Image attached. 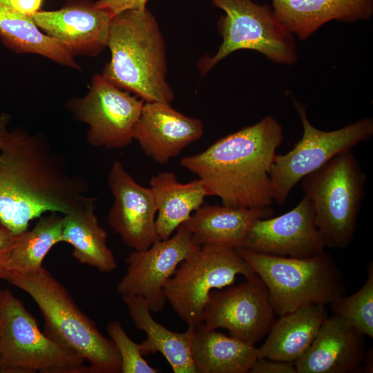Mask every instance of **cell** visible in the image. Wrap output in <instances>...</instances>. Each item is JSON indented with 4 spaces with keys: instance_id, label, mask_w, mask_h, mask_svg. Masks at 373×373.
<instances>
[{
    "instance_id": "1",
    "label": "cell",
    "mask_w": 373,
    "mask_h": 373,
    "mask_svg": "<svg viewBox=\"0 0 373 373\" xmlns=\"http://www.w3.org/2000/svg\"><path fill=\"white\" fill-rule=\"evenodd\" d=\"M88 191L44 136L8 131L0 145V226L19 235L46 212L64 215L86 203Z\"/></svg>"
},
{
    "instance_id": "2",
    "label": "cell",
    "mask_w": 373,
    "mask_h": 373,
    "mask_svg": "<svg viewBox=\"0 0 373 373\" xmlns=\"http://www.w3.org/2000/svg\"><path fill=\"white\" fill-rule=\"evenodd\" d=\"M283 140V126L267 115L182 157L180 165L197 175L207 196L218 197L222 205L267 207L274 202L269 172Z\"/></svg>"
},
{
    "instance_id": "3",
    "label": "cell",
    "mask_w": 373,
    "mask_h": 373,
    "mask_svg": "<svg viewBox=\"0 0 373 373\" xmlns=\"http://www.w3.org/2000/svg\"><path fill=\"white\" fill-rule=\"evenodd\" d=\"M107 47L111 57L102 72L107 80L145 102L171 104L174 94L166 79L165 42L146 7L112 17Z\"/></svg>"
},
{
    "instance_id": "4",
    "label": "cell",
    "mask_w": 373,
    "mask_h": 373,
    "mask_svg": "<svg viewBox=\"0 0 373 373\" xmlns=\"http://www.w3.org/2000/svg\"><path fill=\"white\" fill-rule=\"evenodd\" d=\"M5 280L32 297L44 317V333L88 361L89 373L121 372L120 356L112 339L100 332L46 269L28 274L9 272Z\"/></svg>"
},
{
    "instance_id": "5",
    "label": "cell",
    "mask_w": 373,
    "mask_h": 373,
    "mask_svg": "<svg viewBox=\"0 0 373 373\" xmlns=\"http://www.w3.org/2000/svg\"><path fill=\"white\" fill-rule=\"evenodd\" d=\"M237 249L265 285L275 314L309 305H327L345 295L343 275L327 252L293 258Z\"/></svg>"
},
{
    "instance_id": "6",
    "label": "cell",
    "mask_w": 373,
    "mask_h": 373,
    "mask_svg": "<svg viewBox=\"0 0 373 373\" xmlns=\"http://www.w3.org/2000/svg\"><path fill=\"white\" fill-rule=\"evenodd\" d=\"M366 178L352 149H347L300 180L312 202L315 223L325 247L345 249L352 242Z\"/></svg>"
},
{
    "instance_id": "7",
    "label": "cell",
    "mask_w": 373,
    "mask_h": 373,
    "mask_svg": "<svg viewBox=\"0 0 373 373\" xmlns=\"http://www.w3.org/2000/svg\"><path fill=\"white\" fill-rule=\"evenodd\" d=\"M0 372L89 373L85 359L42 332L23 303L0 289Z\"/></svg>"
},
{
    "instance_id": "8",
    "label": "cell",
    "mask_w": 373,
    "mask_h": 373,
    "mask_svg": "<svg viewBox=\"0 0 373 373\" xmlns=\"http://www.w3.org/2000/svg\"><path fill=\"white\" fill-rule=\"evenodd\" d=\"M225 15L217 23L222 42L212 57L198 64L207 74L231 53L242 49L256 50L276 64L293 65L298 60L294 35L278 19L268 4L251 0H211Z\"/></svg>"
},
{
    "instance_id": "9",
    "label": "cell",
    "mask_w": 373,
    "mask_h": 373,
    "mask_svg": "<svg viewBox=\"0 0 373 373\" xmlns=\"http://www.w3.org/2000/svg\"><path fill=\"white\" fill-rule=\"evenodd\" d=\"M237 249L206 245L182 261L164 287L166 299L188 325L202 323L209 295L231 285L238 275L255 274Z\"/></svg>"
},
{
    "instance_id": "10",
    "label": "cell",
    "mask_w": 373,
    "mask_h": 373,
    "mask_svg": "<svg viewBox=\"0 0 373 373\" xmlns=\"http://www.w3.org/2000/svg\"><path fill=\"white\" fill-rule=\"evenodd\" d=\"M303 126V135L285 154H276L269 176L274 202L284 204L294 189L307 174L314 171L340 152L353 149L373 136V120L361 119L334 131H322L309 121L306 106L294 99Z\"/></svg>"
},
{
    "instance_id": "11",
    "label": "cell",
    "mask_w": 373,
    "mask_h": 373,
    "mask_svg": "<svg viewBox=\"0 0 373 373\" xmlns=\"http://www.w3.org/2000/svg\"><path fill=\"white\" fill-rule=\"evenodd\" d=\"M144 104L143 99L95 74L87 94L65 106L76 119L88 125L86 140L90 146L114 149L133 141V128Z\"/></svg>"
},
{
    "instance_id": "12",
    "label": "cell",
    "mask_w": 373,
    "mask_h": 373,
    "mask_svg": "<svg viewBox=\"0 0 373 373\" xmlns=\"http://www.w3.org/2000/svg\"><path fill=\"white\" fill-rule=\"evenodd\" d=\"M274 315L268 290L255 274L238 285L212 291L202 323L212 329H226L231 336L255 345L267 334Z\"/></svg>"
},
{
    "instance_id": "13",
    "label": "cell",
    "mask_w": 373,
    "mask_h": 373,
    "mask_svg": "<svg viewBox=\"0 0 373 373\" xmlns=\"http://www.w3.org/2000/svg\"><path fill=\"white\" fill-rule=\"evenodd\" d=\"M173 237L157 240L146 250L132 251L126 259V273L117 285L120 295L143 297L151 312L164 309V287L180 263L200 247L182 224Z\"/></svg>"
},
{
    "instance_id": "14",
    "label": "cell",
    "mask_w": 373,
    "mask_h": 373,
    "mask_svg": "<svg viewBox=\"0 0 373 373\" xmlns=\"http://www.w3.org/2000/svg\"><path fill=\"white\" fill-rule=\"evenodd\" d=\"M325 247L315 223L312 202L305 195L290 211L254 221L242 248L273 256L308 258L323 253Z\"/></svg>"
},
{
    "instance_id": "15",
    "label": "cell",
    "mask_w": 373,
    "mask_h": 373,
    "mask_svg": "<svg viewBox=\"0 0 373 373\" xmlns=\"http://www.w3.org/2000/svg\"><path fill=\"white\" fill-rule=\"evenodd\" d=\"M108 184L114 198L108 216L110 226L133 250L147 249L157 240L151 189L137 183L118 160L111 166Z\"/></svg>"
},
{
    "instance_id": "16",
    "label": "cell",
    "mask_w": 373,
    "mask_h": 373,
    "mask_svg": "<svg viewBox=\"0 0 373 373\" xmlns=\"http://www.w3.org/2000/svg\"><path fill=\"white\" fill-rule=\"evenodd\" d=\"M112 17L92 0H70L57 10H39L30 18L73 57H95L107 47Z\"/></svg>"
},
{
    "instance_id": "17",
    "label": "cell",
    "mask_w": 373,
    "mask_h": 373,
    "mask_svg": "<svg viewBox=\"0 0 373 373\" xmlns=\"http://www.w3.org/2000/svg\"><path fill=\"white\" fill-rule=\"evenodd\" d=\"M204 133L202 122L176 111L171 104L144 102L133 137L146 155L166 164Z\"/></svg>"
},
{
    "instance_id": "18",
    "label": "cell",
    "mask_w": 373,
    "mask_h": 373,
    "mask_svg": "<svg viewBox=\"0 0 373 373\" xmlns=\"http://www.w3.org/2000/svg\"><path fill=\"white\" fill-rule=\"evenodd\" d=\"M365 336L338 316H327L308 350L294 362L296 373L363 372Z\"/></svg>"
},
{
    "instance_id": "19",
    "label": "cell",
    "mask_w": 373,
    "mask_h": 373,
    "mask_svg": "<svg viewBox=\"0 0 373 373\" xmlns=\"http://www.w3.org/2000/svg\"><path fill=\"white\" fill-rule=\"evenodd\" d=\"M278 19L301 40L331 21L354 23L373 15V0H271Z\"/></svg>"
},
{
    "instance_id": "20",
    "label": "cell",
    "mask_w": 373,
    "mask_h": 373,
    "mask_svg": "<svg viewBox=\"0 0 373 373\" xmlns=\"http://www.w3.org/2000/svg\"><path fill=\"white\" fill-rule=\"evenodd\" d=\"M270 207L235 208L224 205H202L183 223L199 247L242 248L251 224L257 219L273 216Z\"/></svg>"
},
{
    "instance_id": "21",
    "label": "cell",
    "mask_w": 373,
    "mask_h": 373,
    "mask_svg": "<svg viewBox=\"0 0 373 373\" xmlns=\"http://www.w3.org/2000/svg\"><path fill=\"white\" fill-rule=\"evenodd\" d=\"M327 316L325 304L306 305L279 316L257 348L258 358L294 363L308 350Z\"/></svg>"
},
{
    "instance_id": "22",
    "label": "cell",
    "mask_w": 373,
    "mask_h": 373,
    "mask_svg": "<svg viewBox=\"0 0 373 373\" xmlns=\"http://www.w3.org/2000/svg\"><path fill=\"white\" fill-rule=\"evenodd\" d=\"M121 298L136 329L146 334V338L140 343L143 356L160 352L174 373H197L191 350L195 326L188 325L184 332L171 331L154 320L143 297L121 295Z\"/></svg>"
},
{
    "instance_id": "23",
    "label": "cell",
    "mask_w": 373,
    "mask_h": 373,
    "mask_svg": "<svg viewBox=\"0 0 373 373\" xmlns=\"http://www.w3.org/2000/svg\"><path fill=\"white\" fill-rule=\"evenodd\" d=\"M191 357L197 373H247L258 349L200 323L194 327Z\"/></svg>"
},
{
    "instance_id": "24",
    "label": "cell",
    "mask_w": 373,
    "mask_h": 373,
    "mask_svg": "<svg viewBox=\"0 0 373 373\" xmlns=\"http://www.w3.org/2000/svg\"><path fill=\"white\" fill-rule=\"evenodd\" d=\"M150 188L157 211L155 218L157 240L171 237L189 218L191 213L203 204L207 196L198 178L182 184L171 171H160L153 175Z\"/></svg>"
},
{
    "instance_id": "25",
    "label": "cell",
    "mask_w": 373,
    "mask_h": 373,
    "mask_svg": "<svg viewBox=\"0 0 373 373\" xmlns=\"http://www.w3.org/2000/svg\"><path fill=\"white\" fill-rule=\"evenodd\" d=\"M97 199L63 215L62 242L73 247L72 256L80 263L101 272H112L117 263L112 250L107 246L106 231L95 215Z\"/></svg>"
},
{
    "instance_id": "26",
    "label": "cell",
    "mask_w": 373,
    "mask_h": 373,
    "mask_svg": "<svg viewBox=\"0 0 373 373\" xmlns=\"http://www.w3.org/2000/svg\"><path fill=\"white\" fill-rule=\"evenodd\" d=\"M0 38L15 52L37 54L57 64L80 68L64 46L45 35L30 17L16 10L10 0H0Z\"/></svg>"
},
{
    "instance_id": "27",
    "label": "cell",
    "mask_w": 373,
    "mask_h": 373,
    "mask_svg": "<svg viewBox=\"0 0 373 373\" xmlns=\"http://www.w3.org/2000/svg\"><path fill=\"white\" fill-rule=\"evenodd\" d=\"M63 215L57 212L41 216L31 229L17 235L10 254L9 272L28 274L42 267L49 251L62 242Z\"/></svg>"
},
{
    "instance_id": "28",
    "label": "cell",
    "mask_w": 373,
    "mask_h": 373,
    "mask_svg": "<svg viewBox=\"0 0 373 373\" xmlns=\"http://www.w3.org/2000/svg\"><path fill=\"white\" fill-rule=\"evenodd\" d=\"M329 305L338 316L365 336L373 337V266L367 267V277L354 294L335 298Z\"/></svg>"
},
{
    "instance_id": "29",
    "label": "cell",
    "mask_w": 373,
    "mask_h": 373,
    "mask_svg": "<svg viewBox=\"0 0 373 373\" xmlns=\"http://www.w3.org/2000/svg\"><path fill=\"white\" fill-rule=\"evenodd\" d=\"M106 330L115 343L121 358V373H157L159 369L152 367L142 353L141 344L134 342L124 331L117 320L111 321Z\"/></svg>"
},
{
    "instance_id": "30",
    "label": "cell",
    "mask_w": 373,
    "mask_h": 373,
    "mask_svg": "<svg viewBox=\"0 0 373 373\" xmlns=\"http://www.w3.org/2000/svg\"><path fill=\"white\" fill-rule=\"evenodd\" d=\"M249 373H296L294 363L258 358Z\"/></svg>"
},
{
    "instance_id": "31",
    "label": "cell",
    "mask_w": 373,
    "mask_h": 373,
    "mask_svg": "<svg viewBox=\"0 0 373 373\" xmlns=\"http://www.w3.org/2000/svg\"><path fill=\"white\" fill-rule=\"evenodd\" d=\"M17 236L6 228L0 226V280L5 279L8 274V260Z\"/></svg>"
},
{
    "instance_id": "32",
    "label": "cell",
    "mask_w": 373,
    "mask_h": 373,
    "mask_svg": "<svg viewBox=\"0 0 373 373\" xmlns=\"http://www.w3.org/2000/svg\"><path fill=\"white\" fill-rule=\"evenodd\" d=\"M149 0H98L95 2L99 8L105 9L111 15L131 9H140L146 7Z\"/></svg>"
},
{
    "instance_id": "33",
    "label": "cell",
    "mask_w": 373,
    "mask_h": 373,
    "mask_svg": "<svg viewBox=\"0 0 373 373\" xmlns=\"http://www.w3.org/2000/svg\"><path fill=\"white\" fill-rule=\"evenodd\" d=\"M12 6L22 14L31 17L40 10L43 0H10Z\"/></svg>"
},
{
    "instance_id": "34",
    "label": "cell",
    "mask_w": 373,
    "mask_h": 373,
    "mask_svg": "<svg viewBox=\"0 0 373 373\" xmlns=\"http://www.w3.org/2000/svg\"><path fill=\"white\" fill-rule=\"evenodd\" d=\"M10 121L11 117L8 113H0V145L9 131L8 127Z\"/></svg>"
},
{
    "instance_id": "35",
    "label": "cell",
    "mask_w": 373,
    "mask_h": 373,
    "mask_svg": "<svg viewBox=\"0 0 373 373\" xmlns=\"http://www.w3.org/2000/svg\"><path fill=\"white\" fill-rule=\"evenodd\" d=\"M0 367H1V358H0Z\"/></svg>"
}]
</instances>
